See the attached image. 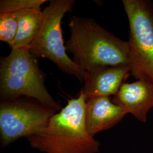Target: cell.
I'll return each mask as SVG.
<instances>
[{
    "label": "cell",
    "instance_id": "1",
    "mask_svg": "<svg viewBox=\"0 0 153 153\" xmlns=\"http://www.w3.org/2000/svg\"><path fill=\"white\" fill-rule=\"evenodd\" d=\"M71 35L66 52L84 71L99 65L129 66V46L99 25L93 19L73 16L69 23Z\"/></svg>",
    "mask_w": 153,
    "mask_h": 153
},
{
    "label": "cell",
    "instance_id": "2",
    "mask_svg": "<svg viewBox=\"0 0 153 153\" xmlns=\"http://www.w3.org/2000/svg\"><path fill=\"white\" fill-rule=\"evenodd\" d=\"M85 109L86 99L80 91L51 118L42 131L28 137L30 146L43 153H98L100 142L86 129Z\"/></svg>",
    "mask_w": 153,
    "mask_h": 153
},
{
    "label": "cell",
    "instance_id": "3",
    "mask_svg": "<svg viewBox=\"0 0 153 153\" xmlns=\"http://www.w3.org/2000/svg\"><path fill=\"white\" fill-rule=\"evenodd\" d=\"M45 74L38 58L27 48L12 49L0 62V97L2 100L25 96L57 112L62 109L45 86Z\"/></svg>",
    "mask_w": 153,
    "mask_h": 153
},
{
    "label": "cell",
    "instance_id": "4",
    "mask_svg": "<svg viewBox=\"0 0 153 153\" xmlns=\"http://www.w3.org/2000/svg\"><path fill=\"white\" fill-rule=\"evenodd\" d=\"M74 0H52L43 11L40 29L28 49L36 58L53 62L61 71L85 81L86 71L78 67L67 55L62 37L61 21L71 10Z\"/></svg>",
    "mask_w": 153,
    "mask_h": 153
},
{
    "label": "cell",
    "instance_id": "5",
    "mask_svg": "<svg viewBox=\"0 0 153 153\" xmlns=\"http://www.w3.org/2000/svg\"><path fill=\"white\" fill-rule=\"evenodd\" d=\"M123 4L129 22L131 74L153 85V3L123 0Z\"/></svg>",
    "mask_w": 153,
    "mask_h": 153
},
{
    "label": "cell",
    "instance_id": "6",
    "mask_svg": "<svg viewBox=\"0 0 153 153\" xmlns=\"http://www.w3.org/2000/svg\"><path fill=\"white\" fill-rule=\"evenodd\" d=\"M57 113L38 102L19 99L2 100L0 104V141L5 148L22 137L42 131Z\"/></svg>",
    "mask_w": 153,
    "mask_h": 153
},
{
    "label": "cell",
    "instance_id": "7",
    "mask_svg": "<svg viewBox=\"0 0 153 153\" xmlns=\"http://www.w3.org/2000/svg\"><path fill=\"white\" fill-rule=\"evenodd\" d=\"M131 74L128 66L99 65L86 71L85 85L81 90L86 102L100 97L115 95Z\"/></svg>",
    "mask_w": 153,
    "mask_h": 153
},
{
    "label": "cell",
    "instance_id": "8",
    "mask_svg": "<svg viewBox=\"0 0 153 153\" xmlns=\"http://www.w3.org/2000/svg\"><path fill=\"white\" fill-rule=\"evenodd\" d=\"M112 102L142 123L147 121L153 108V85L143 80L124 83L112 99Z\"/></svg>",
    "mask_w": 153,
    "mask_h": 153
},
{
    "label": "cell",
    "instance_id": "9",
    "mask_svg": "<svg viewBox=\"0 0 153 153\" xmlns=\"http://www.w3.org/2000/svg\"><path fill=\"white\" fill-rule=\"evenodd\" d=\"M126 115L124 110L115 104L110 97H97L86 102V126L92 137L116 125Z\"/></svg>",
    "mask_w": 153,
    "mask_h": 153
},
{
    "label": "cell",
    "instance_id": "10",
    "mask_svg": "<svg viewBox=\"0 0 153 153\" xmlns=\"http://www.w3.org/2000/svg\"><path fill=\"white\" fill-rule=\"evenodd\" d=\"M18 23L14 40L10 44L11 49H28L37 36L43 20L41 7L25 9L16 12Z\"/></svg>",
    "mask_w": 153,
    "mask_h": 153
},
{
    "label": "cell",
    "instance_id": "11",
    "mask_svg": "<svg viewBox=\"0 0 153 153\" xmlns=\"http://www.w3.org/2000/svg\"><path fill=\"white\" fill-rule=\"evenodd\" d=\"M18 23L16 13L0 14V40L11 44L16 37Z\"/></svg>",
    "mask_w": 153,
    "mask_h": 153
},
{
    "label": "cell",
    "instance_id": "12",
    "mask_svg": "<svg viewBox=\"0 0 153 153\" xmlns=\"http://www.w3.org/2000/svg\"><path fill=\"white\" fill-rule=\"evenodd\" d=\"M47 0H1L0 14L40 7Z\"/></svg>",
    "mask_w": 153,
    "mask_h": 153
}]
</instances>
